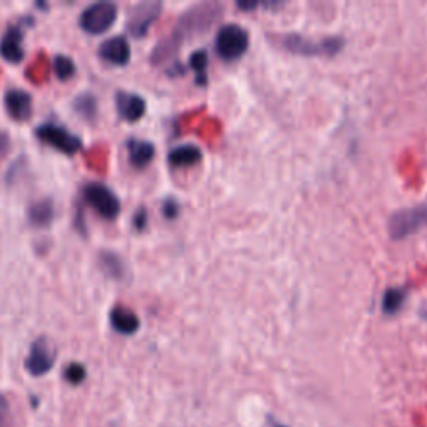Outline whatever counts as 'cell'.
<instances>
[{
  "label": "cell",
  "mask_w": 427,
  "mask_h": 427,
  "mask_svg": "<svg viewBox=\"0 0 427 427\" xmlns=\"http://www.w3.org/2000/svg\"><path fill=\"white\" fill-rule=\"evenodd\" d=\"M82 196L89 206L105 219H115L120 214V201L112 189L100 182H89L82 187Z\"/></svg>",
  "instance_id": "5"
},
{
  "label": "cell",
  "mask_w": 427,
  "mask_h": 427,
  "mask_svg": "<svg viewBox=\"0 0 427 427\" xmlns=\"http://www.w3.org/2000/svg\"><path fill=\"white\" fill-rule=\"evenodd\" d=\"M54 216H55V209H54V202L50 201V199H40V201H35L34 204H30L29 211H27L29 222L35 227L50 226V222L54 221Z\"/></svg>",
  "instance_id": "16"
},
{
  "label": "cell",
  "mask_w": 427,
  "mask_h": 427,
  "mask_svg": "<svg viewBox=\"0 0 427 427\" xmlns=\"http://www.w3.org/2000/svg\"><path fill=\"white\" fill-rule=\"evenodd\" d=\"M110 326H112L119 334L124 336H132L141 327V319L134 312L132 309L125 308V305H115L109 312Z\"/></svg>",
  "instance_id": "14"
},
{
  "label": "cell",
  "mask_w": 427,
  "mask_h": 427,
  "mask_svg": "<svg viewBox=\"0 0 427 427\" xmlns=\"http://www.w3.org/2000/svg\"><path fill=\"white\" fill-rule=\"evenodd\" d=\"M427 224V204L396 212L389 222V232L392 239H404L414 234L422 226Z\"/></svg>",
  "instance_id": "8"
},
{
  "label": "cell",
  "mask_w": 427,
  "mask_h": 427,
  "mask_svg": "<svg viewBox=\"0 0 427 427\" xmlns=\"http://www.w3.org/2000/svg\"><path fill=\"white\" fill-rule=\"evenodd\" d=\"M99 264L107 276L112 277V279H122L125 266L122 257L119 254L112 252V250H102L99 255Z\"/></svg>",
  "instance_id": "18"
},
{
  "label": "cell",
  "mask_w": 427,
  "mask_h": 427,
  "mask_svg": "<svg viewBox=\"0 0 427 427\" xmlns=\"http://www.w3.org/2000/svg\"><path fill=\"white\" fill-rule=\"evenodd\" d=\"M117 6L112 2H107V0L90 4L81 13L78 25L87 34H104L105 30H109L112 27L115 18H117Z\"/></svg>",
  "instance_id": "3"
},
{
  "label": "cell",
  "mask_w": 427,
  "mask_h": 427,
  "mask_svg": "<svg viewBox=\"0 0 427 427\" xmlns=\"http://www.w3.org/2000/svg\"><path fill=\"white\" fill-rule=\"evenodd\" d=\"M134 226H136V229H139V230H142L144 227L147 226V212H146V209H141V211H139L136 216H134Z\"/></svg>",
  "instance_id": "27"
},
{
  "label": "cell",
  "mask_w": 427,
  "mask_h": 427,
  "mask_svg": "<svg viewBox=\"0 0 427 427\" xmlns=\"http://www.w3.org/2000/svg\"><path fill=\"white\" fill-rule=\"evenodd\" d=\"M0 427H13L11 402L2 392H0Z\"/></svg>",
  "instance_id": "24"
},
{
  "label": "cell",
  "mask_w": 427,
  "mask_h": 427,
  "mask_svg": "<svg viewBox=\"0 0 427 427\" xmlns=\"http://www.w3.org/2000/svg\"><path fill=\"white\" fill-rule=\"evenodd\" d=\"M11 147H12L11 136H8L7 131L0 129V159H2V157H6L8 154Z\"/></svg>",
  "instance_id": "25"
},
{
  "label": "cell",
  "mask_w": 427,
  "mask_h": 427,
  "mask_svg": "<svg viewBox=\"0 0 427 427\" xmlns=\"http://www.w3.org/2000/svg\"><path fill=\"white\" fill-rule=\"evenodd\" d=\"M86 375H87L86 368H83L82 364H78V362H71V364L64 369V379H66L69 384H72V386L82 384L83 380H86Z\"/></svg>",
  "instance_id": "21"
},
{
  "label": "cell",
  "mask_w": 427,
  "mask_h": 427,
  "mask_svg": "<svg viewBox=\"0 0 427 427\" xmlns=\"http://www.w3.org/2000/svg\"><path fill=\"white\" fill-rule=\"evenodd\" d=\"M222 6L221 4H199L185 11L179 17L172 34L165 39H162L157 47L152 50V62L162 64L167 59L172 57L177 50L182 47V44L190 37L204 34L209 27L216 24L217 18L221 17Z\"/></svg>",
  "instance_id": "1"
},
{
  "label": "cell",
  "mask_w": 427,
  "mask_h": 427,
  "mask_svg": "<svg viewBox=\"0 0 427 427\" xmlns=\"http://www.w3.org/2000/svg\"><path fill=\"white\" fill-rule=\"evenodd\" d=\"M55 359H57V352H55L52 342L47 337L35 339L25 359L27 373L34 375V378H42V375L49 374L52 370Z\"/></svg>",
  "instance_id": "7"
},
{
  "label": "cell",
  "mask_w": 427,
  "mask_h": 427,
  "mask_svg": "<svg viewBox=\"0 0 427 427\" xmlns=\"http://www.w3.org/2000/svg\"><path fill=\"white\" fill-rule=\"evenodd\" d=\"M115 105H117V112L122 119L129 122H137L139 119L144 117L147 110V104L144 97L131 92L120 90L115 94Z\"/></svg>",
  "instance_id": "12"
},
{
  "label": "cell",
  "mask_w": 427,
  "mask_h": 427,
  "mask_svg": "<svg viewBox=\"0 0 427 427\" xmlns=\"http://www.w3.org/2000/svg\"><path fill=\"white\" fill-rule=\"evenodd\" d=\"M74 109L77 114H81L83 119L94 120L97 117V99L89 92L77 95L74 100Z\"/></svg>",
  "instance_id": "19"
},
{
  "label": "cell",
  "mask_w": 427,
  "mask_h": 427,
  "mask_svg": "<svg viewBox=\"0 0 427 427\" xmlns=\"http://www.w3.org/2000/svg\"><path fill=\"white\" fill-rule=\"evenodd\" d=\"M249 47V34L238 24H227L217 32L216 50L224 60L242 57Z\"/></svg>",
  "instance_id": "4"
},
{
  "label": "cell",
  "mask_w": 427,
  "mask_h": 427,
  "mask_svg": "<svg viewBox=\"0 0 427 427\" xmlns=\"http://www.w3.org/2000/svg\"><path fill=\"white\" fill-rule=\"evenodd\" d=\"M202 159V151L197 146H180L169 152V164L174 167H189Z\"/></svg>",
  "instance_id": "17"
},
{
  "label": "cell",
  "mask_w": 427,
  "mask_h": 427,
  "mask_svg": "<svg viewBox=\"0 0 427 427\" xmlns=\"http://www.w3.org/2000/svg\"><path fill=\"white\" fill-rule=\"evenodd\" d=\"M54 72L60 81H67L76 74V62L67 55H55L54 57Z\"/></svg>",
  "instance_id": "20"
},
{
  "label": "cell",
  "mask_w": 427,
  "mask_h": 427,
  "mask_svg": "<svg viewBox=\"0 0 427 427\" xmlns=\"http://www.w3.org/2000/svg\"><path fill=\"white\" fill-rule=\"evenodd\" d=\"M286 49L299 55H334L342 47L341 39L312 40L300 35H284L279 40Z\"/></svg>",
  "instance_id": "6"
},
{
  "label": "cell",
  "mask_w": 427,
  "mask_h": 427,
  "mask_svg": "<svg viewBox=\"0 0 427 427\" xmlns=\"http://www.w3.org/2000/svg\"><path fill=\"white\" fill-rule=\"evenodd\" d=\"M35 137L66 156H76L83 147L81 137H77L76 134H72L71 131H67L66 127L57 124L39 125V127L35 129Z\"/></svg>",
  "instance_id": "2"
},
{
  "label": "cell",
  "mask_w": 427,
  "mask_h": 427,
  "mask_svg": "<svg viewBox=\"0 0 427 427\" xmlns=\"http://www.w3.org/2000/svg\"><path fill=\"white\" fill-rule=\"evenodd\" d=\"M404 297H406V294H404L402 289L387 291L386 296H384V310L389 314L396 312V310L402 305Z\"/></svg>",
  "instance_id": "22"
},
{
  "label": "cell",
  "mask_w": 427,
  "mask_h": 427,
  "mask_svg": "<svg viewBox=\"0 0 427 427\" xmlns=\"http://www.w3.org/2000/svg\"><path fill=\"white\" fill-rule=\"evenodd\" d=\"M22 40H24V32L18 25L8 27V30L4 34L0 40V55L11 64H18L24 59V47H22Z\"/></svg>",
  "instance_id": "13"
},
{
  "label": "cell",
  "mask_w": 427,
  "mask_h": 427,
  "mask_svg": "<svg viewBox=\"0 0 427 427\" xmlns=\"http://www.w3.org/2000/svg\"><path fill=\"white\" fill-rule=\"evenodd\" d=\"M99 55L114 66H125L131 60V44L122 35L110 37L100 44Z\"/></svg>",
  "instance_id": "11"
},
{
  "label": "cell",
  "mask_w": 427,
  "mask_h": 427,
  "mask_svg": "<svg viewBox=\"0 0 427 427\" xmlns=\"http://www.w3.org/2000/svg\"><path fill=\"white\" fill-rule=\"evenodd\" d=\"M4 104L8 115L17 122H25L32 117V95L24 89H8Z\"/></svg>",
  "instance_id": "10"
},
{
  "label": "cell",
  "mask_w": 427,
  "mask_h": 427,
  "mask_svg": "<svg viewBox=\"0 0 427 427\" xmlns=\"http://www.w3.org/2000/svg\"><path fill=\"white\" fill-rule=\"evenodd\" d=\"M272 427H287V426H282V424H274Z\"/></svg>",
  "instance_id": "28"
},
{
  "label": "cell",
  "mask_w": 427,
  "mask_h": 427,
  "mask_svg": "<svg viewBox=\"0 0 427 427\" xmlns=\"http://www.w3.org/2000/svg\"><path fill=\"white\" fill-rule=\"evenodd\" d=\"M190 67L197 72V82H206V67H207V55L204 50H199L190 57Z\"/></svg>",
  "instance_id": "23"
},
{
  "label": "cell",
  "mask_w": 427,
  "mask_h": 427,
  "mask_svg": "<svg viewBox=\"0 0 427 427\" xmlns=\"http://www.w3.org/2000/svg\"><path fill=\"white\" fill-rule=\"evenodd\" d=\"M127 152L129 160H131V164L137 167V169L147 167L156 156L154 144L148 141H141V139H131V141L127 142Z\"/></svg>",
  "instance_id": "15"
},
{
  "label": "cell",
  "mask_w": 427,
  "mask_h": 427,
  "mask_svg": "<svg viewBox=\"0 0 427 427\" xmlns=\"http://www.w3.org/2000/svg\"><path fill=\"white\" fill-rule=\"evenodd\" d=\"M162 12V2L157 0H148V2H141L131 8L127 16V30L134 37L141 39L151 29V25L159 18Z\"/></svg>",
  "instance_id": "9"
},
{
  "label": "cell",
  "mask_w": 427,
  "mask_h": 427,
  "mask_svg": "<svg viewBox=\"0 0 427 427\" xmlns=\"http://www.w3.org/2000/svg\"><path fill=\"white\" fill-rule=\"evenodd\" d=\"M162 211H164V216L169 217V219H172V217L177 216L179 212V206L177 202L172 201V199H169V201L164 202V207H162Z\"/></svg>",
  "instance_id": "26"
}]
</instances>
